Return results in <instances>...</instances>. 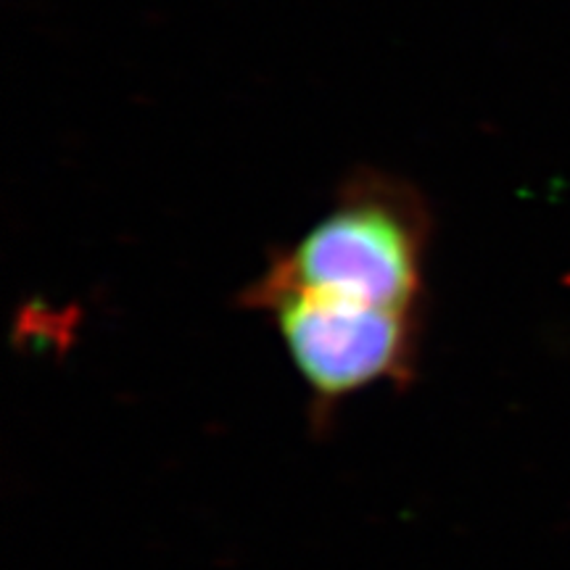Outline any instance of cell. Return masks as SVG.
<instances>
[{"mask_svg": "<svg viewBox=\"0 0 570 570\" xmlns=\"http://www.w3.org/2000/svg\"><path fill=\"white\" fill-rule=\"evenodd\" d=\"M256 309L273 315L291 362L309 389L317 423L360 391L377 383L402 386L415 375L423 312L304 291L273 296Z\"/></svg>", "mask_w": 570, "mask_h": 570, "instance_id": "obj_2", "label": "cell"}, {"mask_svg": "<svg viewBox=\"0 0 570 570\" xmlns=\"http://www.w3.org/2000/svg\"><path fill=\"white\" fill-rule=\"evenodd\" d=\"M428 235V212L415 190L386 175H354L338 204L273 256L244 291V304L256 309L273 296L304 291L423 312Z\"/></svg>", "mask_w": 570, "mask_h": 570, "instance_id": "obj_1", "label": "cell"}]
</instances>
